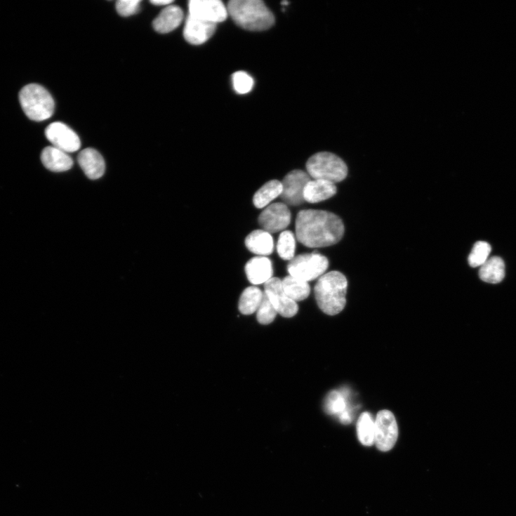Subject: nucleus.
<instances>
[{
  "mask_svg": "<svg viewBox=\"0 0 516 516\" xmlns=\"http://www.w3.org/2000/svg\"><path fill=\"white\" fill-rule=\"evenodd\" d=\"M299 242L307 248H325L336 245L344 234V225L336 215L323 211H300L296 220Z\"/></svg>",
  "mask_w": 516,
  "mask_h": 516,
  "instance_id": "1",
  "label": "nucleus"
},
{
  "mask_svg": "<svg viewBox=\"0 0 516 516\" xmlns=\"http://www.w3.org/2000/svg\"><path fill=\"white\" fill-rule=\"evenodd\" d=\"M348 282L338 271H331L321 277L315 291L317 304L327 315L340 313L347 303Z\"/></svg>",
  "mask_w": 516,
  "mask_h": 516,
  "instance_id": "2",
  "label": "nucleus"
},
{
  "mask_svg": "<svg viewBox=\"0 0 516 516\" xmlns=\"http://www.w3.org/2000/svg\"><path fill=\"white\" fill-rule=\"evenodd\" d=\"M227 8L234 22L247 30L264 31L274 23V15L260 0H232Z\"/></svg>",
  "mask_w": 516,
  "mask_h": 516,
  "instance_id": "3",
  "label": "nucleus"
},
{
  "mask_svg": "<svg viewBox=\"0 0 516 516\" xmlns=\"http://www.w3.org/2000/svg\"><path fill=\"white\" fill-rule=\"evenodd\" d=\"M19 99L23 112L32 121L47 120L54 113V100L42 86L39 84L25 86L20 92Z\"/></svg>",
  "mask_w": 516,
  "mask_h": 516,
  "instance_id": "4",
  "label": "nucleus"
},
{
  "mask_svg": "<svg viewBox=\"0 0 516 516\" xmlns=\"http://www.w3.org/2000/svg\"><path fill=\"white\" fill-rule=\"evenodd\" d=\"M307 174L314 180L338 183L346 179L348 167L340 157L330 152H319L306 163Z\"/></svg>",
  "mask_w": 516,
  "mask_h": 516,
  "instance_id": "5",
  "label": "nucleus"
},
{
  "mask_svg": "<svg viewBox=\"0 0 516 516\" xmlns=\"http://www.w3.org/2000/svg\"><path fill=\"white\" fill-rule=\"evenodd\" d=\"M328 267V258L314 252L294 257L289 263L288 271L291 277L308 282L322 277Z\"/></svg>",
  "mask_w": 516,
  "mask_h": 516,
  "instance_id": "6",
  "label": "nucleus"
},
{
  "mask_svg": "<svg viewBox=\"0 0 516 516\" xmlns=\"http://www.w3.org/2000/svg\"><path fill=\"white\" fill-rule=\"evenodd\" d=\"M374 443L382 452L392 450L398 438V426L393 413L382 410L374 421Z\"/></svg>",
  "mask_w": 516,
  "mask_h": 516,
  "instance_id": "7",
  "label": "nucleus"
},
{
  "mask_svg": "<svg viewBox=\"0 0 516 516\" xmlns=\"http://www.w3.org/2000/svg\"><path fill=\"white\" fill-rule=\"evenodd\" d=\"M264 287L265 293L278 314L285 318H291L297 315L298 305L286 294L282 280L272 278Z\"/></svg>",
  "mask_w": 516,
  "mask_h": 516,
  "instance_id": "8",
  "label": "nucleus"
},
{
  "mask_svg": "<svg viewBox=\"0 0 516 516\" xmlns=\"http://www.w3.org/2000/svg\"><path fill=\"white\" fill-rule=\"evenodd\" d=\"M291 221V213L288 206L281 202L267 206L258 218L260 227L270 234L286 229Z\"/></svg>",
  "mask_w": 516,
  "mask_h": 516,
  "instance_id": "9",
  "label": "nucleus"
},
{
  "mask_svg": "<svg viewBox=\"0 0 516 516\" xmlns=\"http://www.w3.org/2000/svg\"><path fill=\"white\" fill-rule=\"evenodd\" d=\"M46 135L54 147L66 153L75 152L81 146L79 136L77 133L61 122L50 124L46 129Z\"/></svg>",
  "mask_w": 516,
  "mask_h": 516,
  "instance_id": "10",
  "label": "nucleus"
},
{
  "mask_svg": "<svg viewBox=\"0 0 516 516\" xmlns=\"http://www.w3.org/2000/svg\"><path fill=\"white\" fill-rule=\"evenodd\" d=\"M189 13V15L216 25L228 16L227 7L220 0H192Z\"/></svg>",
  "mask_w": 516,
  "mask_h": 516,
  "instance_id": "11",
  "label": "nucleus"
},
{
  "mask_svg": "<svg viewBox=\"0 0 516 516\" xmlns=\"http://www.w3.org/2000/svg\"><path fill=\"white\" fill-rule=\"evenodd\" d=\"M312 180L311 177L302 170H293L284 178L281 195L284 202L291 206L303 203V192L306 185Z\"/></svg>",
  "mask_w": 516,
  "mask_h": 516,
  "instance_id": "12",
  "label": "nucleus"
},
{
  "mask_svg": "<svg viewBox=\"0 0 516 516\" xmlns=\"http://www.w3.org/2000/svg\"><path fill=\"white\" fill-rule=\"evenodd\" d=\"M216 27V24L189 15L184 29V37L189 44L199 46L213 36Z\"/></svg>",
  "mask_w": 516,
  "mask_h": 516,
  "instance_id": "13",
  "label": "nucleus"
},
{
  "mask_svg": "<svg viewBox=\"0 0 516 516\" xmlns=\"http://www.w3.org/2000/svg\"><path fill=\"white\" fill-rule=\"evenodd\" d=\"M78 161L85 175L91 180H98L105 173V161L94 149L83 150L79 155Z\"/></svg>",
  "mask_w": 516,
  "mask_h": 516,
  "instance_id": "14",
  "label": "nucleus"
},
{
  "mask_svg": "<svg viewBox=\"0 0 516 516\" xmlns=\"http://www.w3.org/2000/svg\"><path fill=\"white\" fill-rule=\"evenodd\" d=\"M245 270L249 281L254 285L265 284L272 278V262L266 257L253 258L246 263Z\"/></svg>",
  "mask_w": 516,
  "mask_h": 516,
  "instance_id": "15",
  "label": "nucleus"
},
{
  "mask_svg": "<svg viewBox=\"0 0 516 516\" xmlns=\"http://www.w3.org/2000/svg\"><path fill=\"white\" fill-rule=\"evenodd\" d=\"M183 18V11L180 7L168 6L154 20L153 27L159 33H168L178 28Z\"/></svg>",
  "mask_w": 516,
  "mask_h": 516,
  "instance_id": "16",
  "label": "nucleus"
},
{
  "mask_svg": "<svg viewBox=\"0 0 516 516\" xmlns=\"http://www.w3.org/2000/svg\"><path fill=\"white\" fill-rule=\"evenodd\" d=\"M335 184L322 180H312L305 186L303 198L309 203H319L330 199L336 194Z\"/></svg>",
  "mask_w": 516,
  "mask_h": 516,
  "instance_id": "17",
  "label": "nucleus"
},
{
  "mask_svg": "<svg viewBox=\"0 0 516 516\" xmlns=\"http://www.w3.org/2000/svg\"><path fill=\"white\" fill-rule=\"evenodd\" d=\"M41 161L46 168L55 172L67 171L74 165L72 158L67 153L54 147H48L44 150Z\"/></svg>",
  "mask_w": 516,
  "mask_h": 516,
  "instance_id": "18",
  "label": "nucleus"
},
{
  "mask_svg": "<svg viewBox=\"0 0 516 516\" xmlns=\"http://www.w3.org/2000/svg\"><path fill=\"white\" fill-rule=\"evenodd\" d=\"M246 246L251 253L263 257L271 255L274 250L272 236L263 230H256L249 234Z\"/></svg>",
  "mask_w": 516,
  "mask_h": 516,
  "instance_id": "19",
  "label": "nucleus"
},
{
  "mask_svg": "<svg viewBox=\"0 0 516 516\" xmlns=\"http://www.w3.org/2000/svg\"><path fill=\"white\" fill-rule=\"evenodd\" d=\"M480 279L484 282L496 284L501 283L505 277V263L499 257L489 259L482 265L479 271Z\"/></svg>",
  "mask_w": 516,
  "mask_h": 516,
  "instance_id": "20",
  "label": "nucleus"
},
{
  "mask_svg": "<svg viewBox=\"0 0 516 516\" xmlns=\"http://www.w3.org/2000/svg\"><path fill=\"white\" fill-rule=\"evenodd\" d=\"M263 293L260 289L256 286H251L245 289L239 300V312L246 316L256 312L262 302Z\"/></svg>",
  "mask_w": 516,
  "mask_h": 516,
  "instance_id": "21",
  "label": "nucleus"
},
{
  "mask_svg": "<svg viewBox=\"0 0 516 516\" xmlns=\"http://www.w3.org/2000/svg\"><path fill=\"white\" fill-rule=\"evenodd\" d=\"M283 192L282 183L271 180L265 183L255 194L253 203L256 209L265 208L272 200L281 196Z\"/></svg>",
  "mask_w": 516,
  "mask_h": 516,
  "instance_id": "22",
  "label": "nucleus"
},
{
  "mask_svg": "<svg viewBox=\"0 0 516 516\" xmlns=\"http://www.w3.org/2000/svg\"><path fill=\"white\" fill-rule=\"evenodd\" d=\"M325 409L329 415L338 418L344 413L352 412L348 402V391H332L326 397Z\"/></svg>",
  "mask_w": 516,
  "mask_h": 516,
  "instance_id": "23",
  "label": "nucleus"
},
{
  "mask_svg": "<svg viewBox=\"0 0 516 516\" xmlns=\"http://www.w3.org/2000/svg\"><path fill=\"white\" fill-rule=\"evenodd\" d=\"M282 285L286 294L295 302L306 299L311 293V287L307 282L296 279L291 275L282 281Z\"/></svg>",
  "mask_w": 516,
  "mask_h": 516,
  "instance_id": "24",
  "label": "nucleus"
},
{
  "mask_svg": "<svg viewBox=\"0 0 516 516\" xmlns=\"http://www.w3.org/2000/svg\"><path fill=\"white\" fill-rule=\"evenodd\" d=\"M374 421L370 413L364 412L357 425V436L363 445L371 446L374 444Z\"/></svg>",
  "mask_w": 516,
  "mask_h": 516,
  "instance_id": "25",
  "label": "nucleus"
},
{
  "mask_svg": "<svg viewBox=\"0 0 516 516\" xmlns=\"http://www.w3.org/2000/svg\"><path fill=\"white\" fill-rule=\"evenodd\" d=\"M296 251V240L291 231H284L279 236L277 252L284 260H291L294 258Z\"/></svg>",
  "mask_w": 516,
  "mask_h": 516,
  "instance_id": "26",
  "label": "nucleus"
},
{
  "mask_svg": "<svg viewBox=\"0 0 516 516\" xmlns=\"http://www.w3.org/2000/svg\"><path fill=\"white\" fill-rule=\"evenodd\" d=\"M491 252V246L487 242L479 241L475 244L469 256V265L472 267H481L489 260Z\"/></svg>",
  "mask_w": 516,
  "mask_h": 516,
  "instance_id": "27",
  "label": "nucleus"
},
{
  "mask_svg": "<svg viewBox=\"0 0 516 516\" xmlns=\"http://www.w3.org/2000/svg\"><path fill=\"white\" fill-rule=\"evenodd\" d=\"M277 315V310L274 309L264 293L262 302L257 311L258 322L262 325H268L274 322Z\"/></svg>",
  "mask_w": 516,
  "mask_h": 516,
  "instance_id": "28",
  "label": "nucleus"
},
{
  "mask_svg": "<svg viewBox=\"0 0 516 516\" xmlns=\"http://www.w3.org/2000/svg\"><path fill=\"white\" fill-rule=\"evenodd\" d=\"M234 91L239 94H246L251 91L254 86L253 79L244 72H237L232 77Z\"/></svg>",
  "mask_w": 516,
  "mask_h": 516,
  "instance_id": "29",
  "label": "nucleus"
},
{
  "mask_svg": "<svg viewBox=\"0 0 516 516\" xmlns=\"http://www.w3.org/2000/svg\"><path fill=\"white\" fill-rule=\"evenodd\" d=\"M141 0H119L117 3V11L123 17H129L140 10Z\"/></svg>",
  "mask_w": 516,
  "mask_h": 516,
  "instance_id": "30",
  "label": "nucleus"
},
{
  "mask_svg": "<svg viewBox=\"0 0 516 516\" xmlns=\"http://www.w3.org/2000/svg\"><path fill=\"white\" fill-rule=\"evenodd\" d=\"M151 4L157 6H168L171 4H173V1H171V0H152V1H151Z\"/></svg>",
  "mask_w": 516,
  "mask_h": 516,
  "instance_id": "31",
  "label": "nucleus"
},
{
  "mask_svg": "<svg viewBox=\"0 0 516 516\" xmlns=\"http://www.w3.org/2000/svg\"><path fill=\"white\" fill-rule=\"evenodd\" d=\"M282 5H284V6H288V5H289V3H288L287 1H286V2H283V3H282Z\"/></svg>",
  "mask_w": 516,
  "mask_h": 516,
  "instance_id": "32",
  "label": "nucleus"
}]
</instances>
